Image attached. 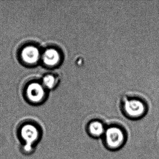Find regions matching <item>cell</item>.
<instances>
[{"instance_id":"obj_1","label":"cell","mask_w":159,"mask_h":159,"mask_svg":"<svg viewBox=\"0 0 159 159\" xmlns=\"http://www.w3.org/2000/svg\"><path fill=\"white\" fill-rule=\"evenodd\" d=\"M19 136L24 142V148L26 152H30L33 147L40 138L41 131L37 125L26 123L19 128Z\"/></svg>"},{"instance_id":"obj_2","label":"cell","mask_w":159,"mask_h":159,"mask_svg":"<svg viewBox=\"0 0 159 159\" xmlns=\"http://www.w3.org/2000/svg\"><path fill=\"white\" fill-rule=\"evenodd\" d=\"M103 136L106 145L111 149H117L120 148L125 139L123 131L118 126H110L106 128Z\"/></svg>"},{"instance_id":"obj_3","label":"cell","mask_w":159,"mask_h":159,"mask_svg":"<svg viewBox=\"0 0 159 159\" xmlns=\"http://www.w3.org/2000/svg\"><path fill=\"white\" fill-rule=\"evenodd\" d=\"M123 106L126 115L135 119L144 115L147 109L145 103L137 98H125Z\"/></svg>"},{"instance_id":"obj_4","label":"cell","mask_w":159,"mask_h":159,"mask_svg":"<svg viewBox=\"0 0 159 159\" xmlns=\"http://www.w3.org/2000/svg\"><path fill=\"white\" fill-rule=\"evenodd\" d=\"M43 84L39 83H31L28 84L26 89L27 99L32 104H39L44 101L45 91Z\"/></svg>"},{"instance_id":"obj_5","label":"cell","mask_w":159,"mask_h":159,"mask_svg":"<svg viewBox=\"0 0 159 159\" xmlns=\"http://www.w3.org/2000/svg\"><path fill=\"white\" fill-rule=\"evenodd\" d=\"M42 53L36 45H26L20 51V59L24 64L28 66H33L41 59Z\"/></svg>"},{"instance_id":"obj_6","label":"cell","mask_w":159,"mask_h":159,"mask_svg":"<svg viewBox=\"0 0 159 159\" xmlns=\"http://www.w3.org/2000/svg\"><path fill=\"white\" fill-rule=\"evenodd\" d=\"M62 54L59 50L55 48L45 49L41 54V59L45 66L54 67L60 64L62 60Z\"/></svg>"},{"instance_id":"obj_7","label":"cell","mask_w":159,"mask_h":159,"mask_svg":"<svg viewBox=\"0 0 159 159\" xmlns=\"http://www.w3.org/2000/svg\"><path fill=\"white\" fill-rule=\"evenodd\" d=\"M106 128L104 124L99 120H93L89 123L88 131L91 135L95 138L104 135Z\"/></svg>"},{"instance_id":"obj_8","label":"cell","mask_w":159,"mask_h":159,"mask_svg":"<svg viewBox=\"0 0 159 159\" xmlns=\"http://www.w3.org/2000/svg\"><path fill=\"white\" fill-rule=\"evenodd\" d=\"M57 78L53 74H47L43 79L42 84L45 88L52 89L57 85Z\"/></svg>"}]
</instances>
